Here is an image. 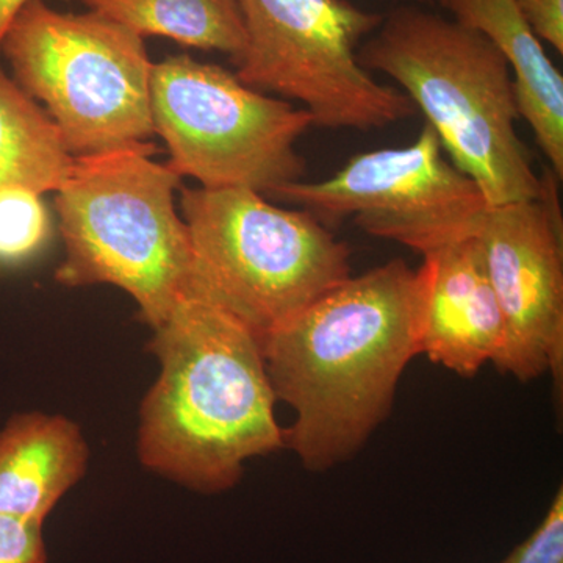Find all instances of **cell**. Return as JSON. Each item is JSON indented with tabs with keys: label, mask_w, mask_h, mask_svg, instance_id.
<instances>
[{
	"label": "cell",
	"mask_w": 563,
	"mask_h": 563,
	"mask_svg": "<svg viewBox=\"0 0 563 563\" xmlns=\"http://www.w3.org/2000/svg\"><path fill=\"white\" fill-rule=\"evenodd\" d=\"M246 44L236 77L301 102L313 125L373 131L417 114L409 96L379 84L358 62L383 14L350 0H240Z\"/></svg>",
	"instance_id": "obj_8"
},
{
	"label": "cell",
	"mask_w": 563,
	"mask_h": 563,
	"mask_svg": "<svg viewBox=\"0 0 563 563\" xmlns=\"http://www.w3.org/2000/svg\"><path fill=\"white\" fill-rule=\"evenodd\" d=\"M453 20L483 33L514 70L518 114L536 135L551 172L563 177V77L515 0H440Z\"/></svg>",
	"instance_id": "obj_13"
},
{
	"label": "cell",
	"mask_w": 563,
	"mask_h": 563,
	"mask_svg": "<svg viewBox=\"0 0 563 563\" xmlns=\"http://www.w3.org/2000/svg\"><path fill=\"white\" fill-rule=\"evenodd\" d=\"M49 236V217L41 195L0 191V261L18 262L40 250Z\"/></svg>",
	"instance_id": "obj_16"
},
{
	"label": "cell",
	"mask_w": 563,
	"mask_h": 563,
	"mask_svg": "<svg viewBox=\"0 0 563 563\" xmlns=\"http://www.w3.org/2000/svg\"><path fill=\"white\" fill-rule=\"evenodd\" d=\"M196 284L263 340L342 284L351 250L307 210L247 188H181Z\"/></svg>",
	"instance_id": "obj_5"
},
{
	"label": "cell",
	"mask_w": 563,
	"mask_h": 563,
	"mask_svg": "<svg viewBox=\"0 0 563 563\" xmlns=\"http://www.w3.org/2000/svg\"><path fill=\"white\" fill-rule=\"evenodd\" d=\"M0 54L14 81L43 103L73 157L150 143L155 135L154 63L144 40L118 22L29 0L7 29Z\"/></svg>",
	"instance_id": "obj_6"
},
{
	"label": "cell",
	"mask_w": 563,
	"mask_h": 563,
	"mask_svg": "<svg viewBox=\"0 0 563 563\" xmlns=\"http://www.w3.org/2000/svg\"><path fill=\"white\" fill-rule=\"evenodd\" d=\"M151 114L169 168L202 188L268 196L306 173L296 144L313 125L309 111L247 87L221 66L188 55L154 63Z\"/></svg>",
	"instance_id": "obj_7"
},
{
	"label": "cell",
	"mask_w": 563,
	"mask_h": 563,
	"mask_svg": "<svg viewBox=\"0 0 563 563\" xmlns=\"http://www.w3.org/2000/svg\"><path fill=\"white\" fill-rule=\"evenodd\" d=\"M358 62L401 85L488 207L529 201L542 192V176L533 172L515 128L520 114L509 65L483 33L404 5L383 18L358 49Z\"/></svg>",
	"instance_id": "obj_3"
},
{
	"label": "cell",
	"mask_w": 563,
	"mask_h": 563,
	"mask_svg": "<svg viewBox=\"0 0 563 563\" xmlns=\"http://www.w3.org/2000/svg\"><path fill=\"white\" fill-rule=\"evenodd\" d=\"M529 201L488 207L477 228L488 277L506 324L495 363L521 383L563 376V220L550 166Z\"/></svg>",
	"instance_id": "obj_10"
},
{
	"label": "cell",
	"mask_w": 563,
	"mask_h": 563,
	"mask_svg": "<svg viewBox=\"0 0 563 563\" xmlns=\"http://www.w3.org/2000/svg\"><path fill=\"white\" fill-rule=\"evenodd\" d=\"M27 2L29 0H0V43H2L11 21Z\"/></svg>",
	"instance_id": "obj_20"
},
{
	"label": "cell",
	"mask_w": 563,
	"mask_h": 563,
	"mask_svg": "<svg viewBox=\"0 0 563 563\" xmlns=\"http://www.w3.org/2000/svg\"><path fill=\"white\" fill-rule=\"evenodd\" d=\"M417 269L420 354L462 377L495 365L506 344V324L477 236L422 255Z\"/></svg>",
	"instance_id": "obj_11"
},
{
	"label": "cell",
	"mask_w": 563,
	"mask_h": 563,
	"mask_svg": "<svg viewBox=\"0 0 563 563\" xmlns=\"http://www.w3.org/2000/svg\"><path fill=\"white\" fill-rule=\"evenodd\" d=\"M158 379L140 407V462L190 490L213 495L242 479L244 463L285 450L262 339L202 291L185 296L154 329Z\"/></svg>",
	"instance_id": "obj_2"
},
{
	"label": "cell",
	"mask_w": 563,
	"mask_h": 563,
	"mask_svg": "<svg viewBox=\"0 0 563 563\" xmlns=\"http://www.w3.org/2000/svg\"><path fill=\"white\" fill-rule=\"evenodd\" d=\"M90 448L63 415L18 413L0 431V515L43 526L85 476Z\"/></svg>",
	"instance_id": "obj_12"
},
{
	"label": "cell",
	"mask_w": 563,
	"mask_h": 563,
	"mask_svg": "<svg viewBox=\"0 0 563 563\" xmlns=\"http://www.w3.org/2000/svg\"><path fill=\"white\" fill-rule=\"evenodd\" d=\"M503 563H563L562 487L555 493L542 523Z\"/></svg>",
	"instance_id": "obj_17"
},
{
	"label": "cell",
	"mask_w": 563,
	"mask_h": 563,
	"mask_svg": "<svg viewBox=\"0 0 563 563\" xmlns=\"http://www.w3.org/2000/svg\"><path fill=\"white\" fill-rule=\"evenodd\" d=\"M90 11L146 38L162 36L202 51H218L235 63L246 31L240 0H79Z\"/></svg>",
	"instance_id": "obj_15"
},
{
	"label": "cell",
	"mask_w": 563,
	"mask_h": 563,
	"mask_svg": "<svg viewBox=\"0 0 563 563\" xmlns=\"http://www.w3.org/2000/svg\"><path fill=\"white\" fill-rule=\"evenodd\" d=\"M0 563H47L43 526L0 515Z\"/></svg>",
	"instance_id": "obj_18"
},
{
	"label": "cell",
	"mask_w": 563,
	"mask_h": 563,
	"mask_svg": "<svg viewBox=\"0 0 563 563\" xmlns=\"http://www.w3.org/2000/svg\"><path fill=\"white\" fill-rule=\"evenodd\" d=\"M262 346L276 401L295 412L285 448L309 472H328L387 420L402 373L420 355L417 272L395 258L350 276Z\"/></svg>",
	"instance_id": "obj_1"
},
{
	"label": "cell",
	"mask_w": 563,
	"mask_h": 563,
	"mask_svg": "<svg viewBox=\"0 0 563 563\" xmlns=\"http://www.w3.org/2000/svg\"><path fill=\"white\" fill-rule=\"evenodd\" d=\"M417 2H420V3H431L432 0H417Z\"/></svg>",
	"instance_id": "obj_21"
},
{
	"label": "cell",
	"mask_w": 563,
	"mask_h": 563,
	"mask_svg": "<svg viewBox=\"0 0 563 563\" xmlns=\"http://www.w3.org/2000/svg\"><path fill=\"white\" fill-rule=\"evenodd\" d=\"M266 198L302 207L328 228L352 218L368 235L421 255L476 235L488 209L428 124L409 146L363 152L329 179L291 181Z\"/></svg>",
	"instance_id": "obj_9"
},
{
	"label": "cell",
	"mask_w": 563,
	"mask_h": 563,
	"mask_svg": "<svg viewBox=\"0 0 563 563\" xmlns=\"http://www.w3.org/2000/svg\"><path fill=\"white\" fill-rule=\"evenodd\" d=\"M73 163L46 110L0 66V191L57 192Z\"/></svg>",
	"instance_id": "obj_14"
},
{
	"label": "cell",
	"mask_w": 563,
	"mask_h": 563,
	"mask_svg": "<svg viewBox=\"0 0 563 563\" xmlns=\"http://www.w3.org/2000/svg\"><path fill=\"white\" fill-rule=\"evenodd\" d=\"M537 38L563 52V0H515Z\"/></svg>",
	"instance_id": "obj_19"
},
{
	"label": "cell",
	"mask_w": 563,
	"mask_h": 563,
	"mask_svg": "<svg viewBox=\"0 0 563 563\" xmlns=\"http://www.w3.org/2000/svg\"><path fill=\"white\" fill-rule=\"evenodd\" d=\"M154 144L74 157L57 206L66 288L113 285L154 331L196 290L195 257L174 196L181 177L152 161Z\"/></svg>",
	"instance_id": "obj_4"
}]
</instances>
